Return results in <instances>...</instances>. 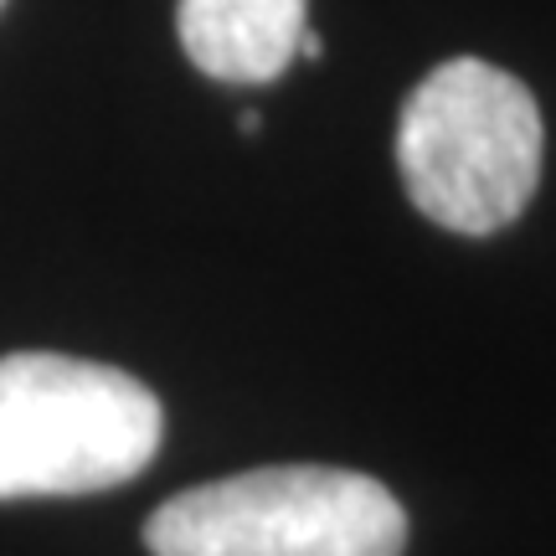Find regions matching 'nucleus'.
<instances>
[{
	"mask_svg": "<svg viewBox=\"0 0 556 556\" xmlns=\"http://www.w3.org/2000/svg\"><path fill=\"white\" fill-rule=\"evenodd\" d=\"M309 0H180L176 31L186 58L217 83H274L294 62Z\"/></svg>",
	"mask_w": 556,
	"mask_h": 556,
	"instance_id": "nucleus-4",
	"label": "nucleus"
},
{
	"mask_svg": "<svg viewBox=\"0 0 556 556\" xmlns=\"http://www.w3.org/2000/svg\"><path fill=\"white\" fill-rule=\"evenodd\" d=\"M144 541L155 556H402L407 516L371 475L278 464L180 490Z\"/></svg>",
	"mask_w": 556,
	"mask_h": 556,
	"instance_id": "nucleus-3",
	"label": "nucleus"
},
{
	"mask_svg": "<svg viewBox=\"0 0 556 556\" xmlns=\"http://www.w3.org/2000/svg\"><path fill=\"white\" fill-rule=\"evenodd\" d=\"M0 5H5V0H0Z\"/></svg>",
	"mask_w": 556,
	"mask_h": 556,
	"instance_id": "nucleus-6",
	"label": "nucleus"
},
{
	"mask_svg": "<svg viewBox=\"0 0 556 556\" xmlns=\"http://www.w3.org/2000/svg\"><path fill=\"white\" fill-rule=\"evenodd\" d=\"M294 58H304V62H319V58H325V37H319V31H309V26H304V31H299V47H294Z\"/></svg>",
	"mask_w": 556,
	"mask_h": 556,
	"instance_id": "nucleus-5",
	"label": "nucleus"
},
{
	"mask_svg": "<svg viewBox=\"0 0 556 556\" xmlns=\"http://www.w3.org/2000/svg\"><path fill=\"white\" fill-rule=\"evenodd\" d=\"M165 413L139 377L103 361L0 356V500L99 495L160 454Z\"/></svg>",
	"mask_w": 556,
	"mask_h": 556,
	"instance_id": "nucleus-2",
	"label": "nucleus"
},
{
	"mask_svg": "<svg viewBox=\"0 0 556 556\" xmlns=\"http://www.w3.org/2000/svg\"><path fill=\"white\" fill-rule=\"evenodd\" d=\"M541 109L531 88L484 58L438 62L397 119V170L428 222L490 238L541 186Z\"/></svg>",
	"mask_w": 556,
	"mask_h": 556,
	"instance_id": "nucleus-1",
	"label": "nucleus"
}]
</instances>
